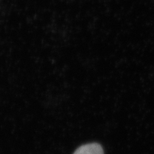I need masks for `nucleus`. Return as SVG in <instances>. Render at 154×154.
<instances>
[{"mask_svg": "<svg viewBox=\"0 0 154 154\" xmlns=\"http://www.w3.org/2000/svg\"><path fill=\"white\" fill-rule=\"evenodd\" d=\"M74 154H104V152L100 144L92 143L80 146Z\"/></svg>", "mask_w": 154, "mask_h": 154, "instance_id": "1", "label": "nucleus"}]
</instances>
